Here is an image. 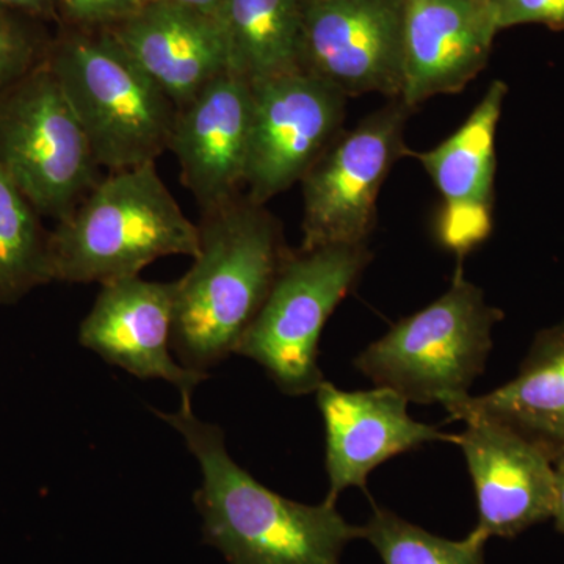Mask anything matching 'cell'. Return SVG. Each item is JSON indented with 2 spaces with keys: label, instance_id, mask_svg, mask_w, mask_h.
I'll list each match as a JSON object with an SVG mask.
<instances>
[{
  "label": "cell",
  "instance_id": "15",
  "mask_svg": "<svg viewBox=\"0 0 564 564\" xmlns=\"http://www.w3.org/2000/svg\"><path fill=\"white\" fill-rule=\"evenodd\" d=\"M315 399L325 423L326 499L332 502L348 488L367 491L370 473L393 456L423 444L458 445V434L411 419L410 402L389 388L347 392L325 380Z\"/></svg>",
  "mask_w": 564,
  "mask_h": 564
},
{
  "label": "cell",
  "instance_id": "13",
  "mask_svg": "<svg viewBox=\"0 0 564 564\" xmlns=\"http://www.w3.org/2000/svg\"><path fill=\"white\" fill-rule=\"evenodd\" d=\"M458 445L477 499L486 536L514 538L554 514L556 470L541 448L494 419H463Z\"/></svg>",
  "mask_w": 564,
  "mask_h": 564
},
{
  "label": "cell",
  "instance_id": "27",
  "mask_svg": "<svg viewBox=\"0 0 564 564\" xmlns=\"http://www.w3.org/2000/svg\"><path fill=\"white\" fill-rule=\"evenodd\" d=\"M556 470V494H555V507L552 519L555 522V529L560 533H564V469Z\"/></svg>",
  "mask_w": 564,
  "mask_h": 564
},
{
  "label": "cell",
  "instance_id": "23",
  "mask_svg": "<svg viewBox=\"0 0 564 564\" xmlns=\"http://www.w3.org/2000/svg\"><path fill=\"white\" fill-rule=\"evenodd\" d=\"M150 0H57L58 21L65 28L109 29Z\"/></svg>",
  "mask_w": 564,
  "mask_h": 564
},
{
  "label": "cell",
  "instance_id": "18",
  "mask_svg": "<svg viewBox=\"0 0 564 564\" xmlns=\"http://www.w3.org/2000/svg\"><path fill=\"white\" fill-rule=\"evenodd\" d=\"M443 406L451 421L481 415L510 426L564 469V321L534 336L513 380Z\"/></svg>",
  "mask_w": 564,
  "mask_h": 564
},
{
  "label": "cell",
  "instance_id": "16",
  "mask_svg": "<svg viewBox=\"0 0 564 564\" xmlns=\"http://www.w3.org/2000/svg\"><path fill=\"white\" fill-rule=\"evenodd\" d=\"M491 0H403V88L414 110L464 90L491 55L499 33Z\"/></svg>",
  "mask_w": 564,
  "mask_h": 564
},
{
  "label": "cell",
  "instance_id": "3",
  "mask_svg": "<svg viewBox=\"0 0 564 564\" xmlns=\"http://www.w3.org/2000/svg\"><path fill=\"white\" fill-rule=\"evenodd\" d=\"M198 225L185 217L155 162L109 172L50 232L52 281L107 284L139 276L166 256L198 252Z\"/></svg>",
  "mask_w": 564,
  "mask_h": 564
},
{
  "label": "cell",
  "instance_id": "26",
  "mask_svg": "<svg viewBox=\"0 0 564 564\" xmlns=\"http://www.w3.org/2000/svg\"><path fill=\"white\" fill-rule=\"evenodd\" d=\"M162 2L176 3V6L187 7V9L199 11V13L218 18L225 0H162Z\"/></svg>",
  "mask_w": 564,
  "mask_h": 564
},
{
  "label": "cell",
  "instance_id": "25",
  "mask_svg": "<svg viewBox=\"0 0 564 564\" xmlns=\"http://www.w3.org/2000/svg\"><path fill=\"white\" fill-rule=\"evenodd\" d=\"M0 10L40 22L58 21L57 0H0Z\"/></svg>",
  "mask_w": 564,
  "mask_h": 564
},
{
  "label": "cell",
  "instance_id": "8",
  "mask_svg": "<svg viewBox=\"0 0 564 564\" xmlns=\"http://www.w3.org/2000/svg\"><path fill=\"white\" fill-rule=\"evenodd\" d=\"M410 107L392 99L351 131H340L303 177L300 250L362 247L377 226L378 198L397 161L408 152Z\"/></svg>",
  "mask_w": 564,
  "mask_h": 564
},
{
  "label": "cell",
  "instance_id": "4",
  "mask_svg": "<svg viewBox=\"0 0 564 564\" xmlns=\"http://www.w3.org/2000/svg\"><path fill=\"white\" fill-rule=\"evenodd\" d=\"M46 65L107 173L155 162L169 151L176 104L107 29L66 28L52 39Z\"/></svg>",
  "mask_w": 564,
  "mask_h": 564
},
{
  "label": "cell",
  "instance_id": "11",
  "mask_svg": "<svg viewBox=\"0 0 564 564\" xmlns=\"http://www.w3.org/2000/svg\"><path fill=\"white\" fill-rule=\"evenodd\" d=\"M508 85L494 80L467 120L429 151L408 150L417 159L443 198L436 236L459 262L492 232L496 135Z\"/></svg>",
  "mask_w": 564,
  "mask_h": 564
},
{
  "label": "cell",
  "instance_id": "1",
  "mask_svg": "<svg viewBox=\"0 0 564 564\" xmlns=\"http://www.w3.org/2000/svg\"><path fill=\"white\" fill-rule=\"evenodd\" d=\"M192 395L176 413H158L184 437L203 475L195 505L204 541L229 564H340L344 549L362 538L336 502L306 505L259 484L234 462L218 425L193 414Z\"/></svg>",
  "mask_w": 564,
  "mask_h": 564
},
{
  "label": "cell",
  "instance_id": "2",
  "mask_svg": "<svg viewBox=\"0 0 564 564\" xmlns=\"http://www.w3.org/2000/svg\"><path fill=\"white\" fill-rule=\"evenodd\" d=\"M198 252L177 282L172 347L209 375L237 351L289 256L280 223L247 196L202 215Z\"/></svg>",
  "mask_w": 564,
  "mask_h": 564
},
{
  "label": "cell",
  "instance_id": "24",
  "mask_svg": "<svg viewBox=\"0 0 564 564\" xmlns=\"http://www.w3.org/2000/svg\"><path fill=\"white\" fill-rule=\"evenodd\" d=\"M499 31L538 24L564 29V0H491Z\"/></svg>",
  "mask_w": 564,
  "mask_h": 564
},
{
  "label": "cell",
  "instance_id": "14",
  "mask_svg": "<svg viewBox=\"0 0 564 564\" xmlns=\"http://www.w3.org/2000/svg\"><path fill=\"white\" fill-rule=\"evenodd\" d=\"M251 113V82L232 70L177 109L169 151L202 215L243 195Z\"/></svg>",
  "mask_w": 564,
  "mask_h": 564
},
{
  "label": "cell",
  "instance_id": "9",
  "mask_svg": "<svg viewBox=\"0 0 564 564\" xmlns=\"http://www.w3.org/2000/svg\"><path fill=\"white\" fill-rule=\"evenodd\" d=\"M247 198L262 204L302 182L343 128L347 98L306 70L251 82Z\"/></svg>",
  "mask_w": 564,
  "mask_h": 564
},
{
  "label": "cell",
  "instance_id": "21",
  "mask_svg": "<svg viewBox=\"0 0 564 564\" xmlns=\"http://www.w3.org/2000/svg\"><path fill=\"white\" fill-rule=\"evenodd\" d=\"M362 538L384 564H485L489 540L478 529L458 541L436 536L381 507H373L372 518L362 527Z\"/></svg>",
  "mask_w": 564,
  "mask_h": 564
},
{
  "label": "cell",
  "instance_id": "6",
  "mask_svg": "<svg viewBox=\"0 0 564 564\" xmlns=\"http://www.w3.org/2000/svg\"><path fill=\"white\" fill-rule=\"evenodd\" d=\"M372 261L362 247L289 252L272 291L237 348L288 395H307L325 381L318 343L326 322Z\"/></svg>",
  "mask_w": 564,
  "mask_h": 564
},
{
  "label": "cell",
  "instance_id": "5",
  "mask_svg": "<svg viewBox=\"0 0 564 564\" xmlns=\"http://www.w3.org/2000/svg\"><path fill=\"white\" fill-rule=\"evenodd\" d=\"M503 311L464 278L458 263L448 291L422 311L397 322L355 359L378 388L399 392L410 403L445 404L467 395L485 372L492 332Z\"/></svg>",
  "mask_w": 564,
  "mask_h": 564
},
{
  "label": "cell",
  "instance_id": "19",
  "mask_svg": "<svg viewBox=\"0 0 564 564\" xmlns=\"http://www.w3.org/2000/svg\"><path fill=\"white\" fill-rule=\"evenodd\" d=\"M218 21L232 73L259 82L302 69L303 0H225Z\"/></svg>",
  "mask_w": 564,
  "mask_h": 564
},
{
  "label": "cell",
  "instance_id": "17",
  "mask_svg": "<svg viewBox=\"0 0 564 564\" xmlns=\"http://www.w3.org/2000/svg\"><path fill=\"white\" fill-rule=\"evenodd\" d=\"M107 31L177 109L231 70L218 18L187 7L150 0Z\"/></svg>",
  "mask_w": 564,
  "mask_h": 564
},
{
  "label": "cell",
  "instance_id": "7",
  "mask_svg": "<svg viewBox=\"0 0 564 564\" xmlns=\"http://www.w3.org/2000/svg\"><path fill=\"white\" fill-rule=\"evenodd\" d=\"M0 166L41 217H68L102 180L90 140L47 68L0 96Z\"/></svg>",
  "mask_w": 564,
  "mask_h": 564
},
{
  "label": "cell",
  "instance_id": "12",
  "mask_svg": "<svg viewBox=\"0 0 564 564\" xmlns=\"http://www.w3.org/2000/svg\"><path fill=\"white\" fill-rule=\"evenodd\" d=\"M176 295V281L133 276L102 284L80 323V345L133 377L163 380L181 395H192L209 375L193 372L173 358Z\"/></svg>",
  "mask_w": 564,
  "mask_h": 564
},
{
  "label": "cell",
  "instance_id": "22",
  "mask_svg": "<svg viewBox=\"0 0 564 564\" xmlns=\"http://www.w3.org/2000/svg\"><path fill=\"white\" fill-rule=\"evenodd\" d=\"M51 41L43 22L0 10V96L43 65Z\"/></svg>",
  "mask_w": 564,
  "mask_h": 564
},
{
  "label": "cell",
  "instance_id": "20",
  "mask_svg": "<svg viewBox=\"0 0 564 564\" xmlns=\"http://www.w3.org/2000/svg\"><path fill=\"white\" fill-rule=\"evenodd\" d=\"M50 232L0 166V304L18 303L52 282Z\"/></svg>",
  "mask_w": 564,
  "mask_h": 564
},
{
  "label": "cell",
  "instance_id": "10",
  "mask_svg": "<svg viewBox=\"0 0 564 564\" xmlns=\"http://www.w3.org/2000/svg\"><path fill=\"white\" fill-rule=\"evenodd\" d=\"M300 66L345 98L403 88V0H303Z\"/></svg>",
  "mask_w": 564,
  "mask_h": 564
}]
</instances>
